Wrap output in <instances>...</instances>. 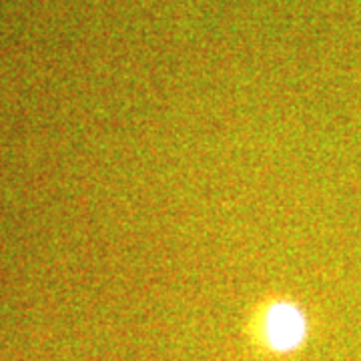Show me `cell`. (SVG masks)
<instances>
[{
  "instance_id": "6da1fadb",
  "label": "cell",
  "mask_w": 361,
  "mask_h": 361,
  "mask_svg": "<svg viewBox=\"0 0 361 361\" xmlns=\"http://www.w3.org/2000/svg\"><path fill=\"white\" fill-rule=\"evenodd\" d=\"M257 334L261 343L275 353H289L307 337V319L291 303L275 301L257 313Z\"/></svg>"
}]
</instances>
